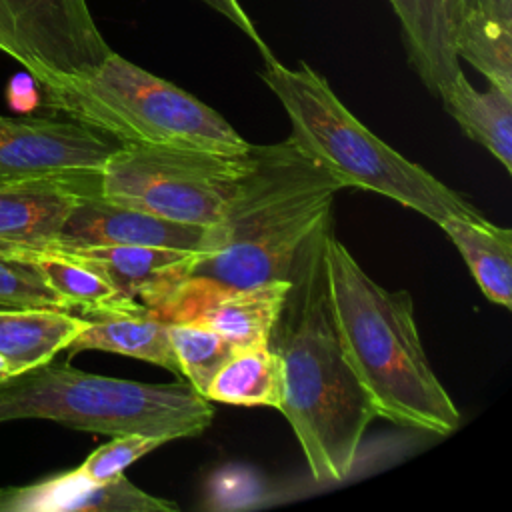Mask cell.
Here are the masks:
<instances>
[{
  "label": "cell",
  "instance_id": "obj_1",
  "mask_svg": "<svg viewBox=\"0 0 512 512\" xmlns=\"http://www.w3.org/2000/svg\"><path fill=\"white\" fill-rule=\"evenodd\" d=\"M342 182L292 136L250 144V166L198 252L186 254L144 308L176 288H252L286 280L304 242L332 214Z\"/></svg>",
  "mask_w": 512,
  "mask_h": 512
},
{
  "label": "cell",
  "instance_id": "obj_27",
  "mask_svg": "<svg viewBox=\"0 0 512 512\" xmlns=\"http://www.w3.org/2000/svg\"><path fill=\"white\" fill-rule=\"evenodd\" d=\"M6 100L16 112H30L40 106V86L38 82L24 70L16 74L6 86Z\"/></svg>",
  "mask_w": 512,
  "mask_h": 512
},
{
  "label": "cell",
  "instance_id": "obj_25",
  "mask_svg": "<svg viewBox=\"0 0 512 512\" xmlns=\"http://www.w3.org/2000/svg\"><path fill=\"white\" fill-rule=\"evenodd\" d=\"M262 496L260 480H256L246 470H220L218 478L212 482V502L210 508H246L258 504Z\"/></svg>",
  "mask_w": 512,
  "mask_h": 512
},
{
  "label": "cell",
  "instance_id": "obj_22",
  "mask_svg": "<svg viewBox=\"0 0 512 512\" xmlns=\"http://www.w3.org/2000/svg\"><path fill=\"white\" fill-rule=\"evenodd\" d=\"M168 334L180 374L202 396L216 372L238 350L214 330L196 324H168Z\"/></svg>",
  "mask_w": 512,
  "mask_h": 512
},
{
  "label": "cell",
  "instance_id": "obj_28",
  "mask_svg": "<svg viewBox=\"0 0 512 512\" xmlns=\"http://www.w3.org/2000/svg\"><path fill=\"white\" fill-rule=\"evenodd\" d=\"M460 12H482L512 18V0H458Z\"/></svg>",
  "mask_w": 512,
  "mask_h": 512
},
{
  "label": "cell",
  "instance_id": "obj_11",
  "mask_svg": "<svg viewBox=\"0 0 512 512\" xmlns=\"http://www.w3.org/2000/svg\"><path fill=\"white\" fill-rule=\"evenodd\" d=\"M176 512L178 504L152 496L132 484L124 472L92 482L66 470L32 484L0 488V512Z\"/></svg>",
  "mask_w": 512,
  "mask_h": 512
},
{
  "label": "cell",
  "instance_id": "obj_19",
  "mask_svg": "<svg viewBox=\"0 0 512 512\" xmlns=\"http://www.w3.org/2000/svg\"><path fill=\"white\" fill-rule=\"evenodd\" d=\"M468 264L488 300L512 308V232L484 220L448 216L438 224Z\"/></svg>",
  "mask_w": 512,
  "mask_h": 512
},
{
  "label": "cell",
  "instance_id": "obj_10",
  "mask_svg": "<svg viewBox=\"0 0 512 512\" xmlns=\"http://www.w3.org/2000/svg\"><path fill=\"white\" fill-rule=\"evenodd\" d=\"M288 278L252 288H176L146 308L168 324L214 330L234 348L266 346Z\"/></svg>",
  "mask_w": 512,
  "mask_h": 512
},
{
  "label": "cell",
  "instance_id": "obj_23",
  "mask_svg": "<svg viewBox=\"0 0 512 512\" xmlns=\"http://www.w3.org/2000/svg\"><path fill=\"white\" fill-rule=\"evenodd\" d=\"M168 440L162 436H150L142 432L116 434L110 442L96 448L80 466L78 472L92 482H106L122 474L132 462L144 454L160 448Z\"/></svg>",
  "mask_w": 512,
  "mask_h": 512
},
{
  "label": "cell",
  "instance_id": "obj_8",
  "mask_svg": "<svg viewBox=\"0 0 512 512\" xmlns=\"http://www.w3.org/2000/svg\"><path fill=\"white\" fill-rule=\"evenodd\" d=\"M0 52L46 90L88 76L112 48L86 0H0Z\"/></svg>",
  "mask_w": 512,
  "mask_h": 512
},
{
  "label": "cell",
  "instance_id": "obj_3",
  "mask_svg": "<svg viewBox=\"0 0 512 512\" xmlns=\"http://www.w3.org/2000/svg\"><path fill=\"white\" fill-rule=\"evenodd\" d=\"M328 294L344 356L376 416L398 426L452 434L460 412L434 374L420 342L414 302L406 290H386L324 232Z\"/></svg>",
  "mask_w": 512,
  "mask_h": 512
},
{
  "label": "cell",
  "instance_id": "obj_15",
  "mask_svg": "<svg viewBox=\"0 0 512 512\" xmlns=\"http://www.w3.org/2000/svg\"><path fill=\"white\" fill-rule=\"evenodd\" d=\"M402 32L408 62L438 98L460 70L456 56L458 0H388Z\"/></svg>",
  "mask_w": 512,
  "mask_h": 512
},
{
  "label": "cell",
  "instance_id": "obj_13",
  "mask_svg": "<svg viewBox=\"0 0 512 512\" xmlns=\"http://www.w3.org/2000/svg\"><path fill=\"white\" fill-rule=\"evenodd\" d=\"M90 194H100V174L0 180V238L26 244L52 242L72 208Z\"/></svg>",
  "mask_w": 512,
  "mask_h": 512
},
{
  "label": "cell",
  "instance_id": "obj_5",
  "mask_svg": "<svg viewBox=\"0 0 512 512\" xmlns=\"http://www.w3.org/2000/svg\"><path fill=\"white\" fill-rule=\"evenodd\" d=\"M212 406L190 384H148L46 362L0 380V422L52 420L96 432H142L168 442L202 434Z\"/></svg>",
  "mask_w": 512,
  "mask_h": 512
},
{
  "label": "cell",
  "instance_id": "obj_26",
  "mask_svg": "<svg viewBox=\"0 0 512 512\" xmlns=\"http://www.w3.org/2000/svg\"><path fill=\"white\" fill-rule=\"evenodd\" d=\"M204 4H208L212 10H216L218 14H222L226 20H230L244 36H248V40H252L256 44V48L262 52V58L268 60L274 54L270 52V48L266 46V42L262 40V36L258 34L256 24L252 22V18L244 12L240 0H200Z\"/></svg>",
  "mask_w": 512,
  "mask_h": 512
},
{
  "label": "cell",
  "instance_id": "obj_9",
  "mask_svg": "<svg viewBox=\"0 0 512 512\" xmlns=\"http://www.w3.org/2000/svg\"><path fill=\"white\" fill-rule=\"evenodd\" d=\"M120 144L72 118L0 114V180L98 176Z\"/></svg>",
  "mask_w": 512,
  "mask_h": 512
},
{
  "label": "cell",
  "instance_id": "obj_6",
  "mask_svg": "<svg viewBox=\"0 0 512 512\" xmlns=\"http://www.w3.org/2000/svg\"><path fill=\"white\" fill-rule=\"evenodd\" d=\"M40 106L78 120L120 146L218 154H242L250 148L214 108L114 50L88 76L58 88H40Z\"/></svg>",
  "mask_w": 512,
  "mask_h": 512
},
{
  "label": "cell",
  "instance_id": "obj_14",
  "mask_svg": "<svg viewBox=\"0 0 512 512\" xmlns=\"http://www.w3.org/2000/svg\"><path fill=\"white\" fill-rule=\"evenodd\" d=\"M0 244L16 250L44 252L76 264H82L102 276L120 296L136 300L142 306L166 284L174 266L190 252L152 248V246H124V244H64L44 242L26 244L2 240Z\"/></svg>",
  "mask_w": 512,
  "mask_h": 512
},
{
  "label": "cell",
  "instance_id": "obj_4",
  "mask_svg": "<svg viewBox=\"0 0 512 512\" xmlns=\"http://www.w3.org/2000/svg\"><path fill=\"white\" fill-rule=\"evenodd\" d=\"M260 78L286 110L290 136L344 188L388 196L436 224L448 216L484 220L464 196L372 134L306 62L288 68L272 56L264 60Z\"/></svg>",
  "mask_w": 512,
  "mask_h": 512
},
{
  "label": "cell",
  "instance_id": "obj_20",
  "mask_svg": "<svg viewBox=\"0 0 512 512\" xmlns=\"http://www.w3.org/2000/svg\"><path fill=\"white\" fill-rule=\"evenodd\" d=\"M284 394L282 362L266 346L238 348L216 372L204 398L234 406H274Z\"/></svg>",
  "mask_w": 512,
  "mask_h": 512
},
{
  "label": "cell",
  "instance_id": "obj_12",
  "mask_svg": "<svg viewBox=\"0 0 512 512\" xmlns=\"http://www.w3.org/2000/svg\"><path fill=\"white\" fill-rule=\"evenodd\" d=\"M206 226L172 222L136 208L118 206L100 194L84 196L70 212L54 242L124 244L198 252Z\"/></svg>",
  "mask_w": 512,
  "mask_h": 512
},
{
  "label": "cell",
  "instance_id": "obj_29",
  "mask_svg": "<svg viewBox=\"0 0 512 512\" xmlns=\"http://www.w3.org/2000/svg\"><path fill=\"white\" fill-rule=\"evenodd\" d=\"M8 376V370H6V362L2 360V356H0V380H4Z\"/></svg>",
  "mask_w": 512,
  "mask_h": 512
},
{
  "label": "cell",
  "instance_id": "obj_2",
  "mask_svg": "<svg viewBox=\"0 0 512 512\" xmlns=\"http://www.w3.org/2000/svg\"><path fill=\"white\" fill-rule=\"evenodd\" d=\"M326 220L296 254L288 290L268 336L282 362L278 410L292 426L316 482L352 474L376 412L352 372L336 328L324 264Z\"/></svg>",
  "mask_w": 512,
  "mask_h": 512
},
{
  "label": "cell",
  "instance_id": "obj_18",
  "mask_svg": "<svg viewBox=\"0 0 512 512\" xmlns=\"http://www.w3.org/2000/svg\"><path fill=\"white\" fill-rule=\"evenodd\" d=\"M446 112L462 132L484 146L510 174L512 172V94L496 86L480 92L458 72L438 92Z\"/></svg>",
  "mask_w": 512,
  "mask_h": 512
},
{
  "label": "cell",
  "instance_id": "obj_21",
  "mask_svg": "<svg viewBox=\"0 0 512 512\" xmlns=\"http://www.w3.org/2000/svg\"><path fill=\"white\" fill-rule=\"evenodd\" d=\"M456 56L482 72L490 86L512 94V18L460 12Z\"/></svg>",
  "mask_w": 512,
  "mask_h": 512
},
{
  "label": "cell",
  "instance_id": "obj_24",
  "mask_svg": "<svg viewBox=\"0 0 512 512\" xmlns=\"http://www.w3.org/2000/svg\"><path fill=\"white\" fill-rule=\"evenodd\" d=\"M0 304L14 308H58L68 310L64 300L46 284L30 262L0 256Z\"/></svg>",
  "mask_w": 512,
  "mask_h": 512
},
{
  "label": "cell",
  "instance_id": "obj_7",
  "mask_svg": "<svg viewBox=\"0 0 512 512\" xmlns=\"http://www.w3.org/2000/svg\"><path fill=\"white\" fill-rule=\"evenodd\" d=\"M250 166L242 154L168 146H120L100 174V196L172 222L210 226L220 220Z\"/></svg>",
  "mask_w": 512,
  "mask_h": 512
},
{
  "label": "cell",
  "instance_id": "obj_16",
  "mask_svg": "<svg viewBox=\"0 0 512 512\" xmlns=\"http://www.w3.org/2000/svg\"><path fill=\"white\" fill-rule=\"evenodd\" d=\"M82 316L86 318V328L68 344L66 350L70 356L84 350H102L146 360L180 374L168 322L152 316L146 308L134 312H90Z\"/></svg>",
  "mask_w": 512,
  "mask_h": 512
},
{
  "label": "cell",
  "instance_id": "obj_17",
  "mask_svg": "<svg viewBox=\"0 0 512 512\" xmlns=\"http://www.w3.org/2000/svg\"><path fill=\"white\" fill-rule=\"evenodd\" d=\"M86 328L84 316L58 308L0 310V356L8 376L50 362Z\"/></svg>",
  "mask_w": 512,
  "mask_h": 512
}]
</instances>
